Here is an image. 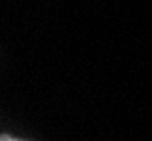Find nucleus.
I'll list each match as a JSON object with an SVG mask.
<instances>
[{
	"label": "nucleus",
	"mask_w": 152,
	"mask_h": 141,
	"mask_svg": "<svg viewBox=\"0 0 152 141\" xmlns=\"http://www.w3.org/2000/svg\"><path fill=\"white\" fill-rule=\"evenodd\" d=\"M0 141H23V139H14V137H9V134H2Z\"/></svg>",
	"instance_id": "f257e3e1"
}]
</instances>
